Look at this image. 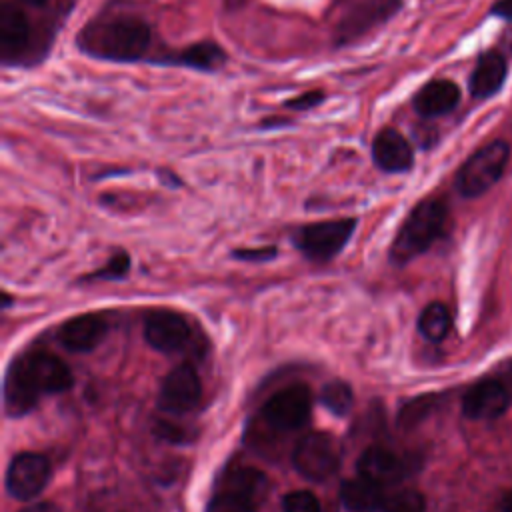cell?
<instances>
[{
    "mask_svg": "<svg viewBox=\"0 0 512 512\" xmlns=\"http://www.w3.org/2000/svg\"><path fill=\"white\" fill-rule=\"evenodd\" d=\"M324 100V94L320 90H314V92H304L300 96H296L294 100L286 102V108H292V110H308L316 104H320Z\"/></svg>",
    "mask_w": 512,
    "mask_h": 512,
    "instance_id": "obj_29",
    "label": "cell"
},
{
    "mask_svg": "<svg viewBox=\"0 0 512 512\" xmlns=\"http://www.w3.org/2000/svg\"><path fill=\"white\" fill-rule=\"evenodd\" d=\"M292 460L296 470L304 478L312 482H322L338 472L342 452L332 434L310 432L296 444Z\"/></svg>",
    "mask_w": 512,
    "mask_h": 512,
    "instance_id": "obj_5",
    "label": "cell"
},
{
    "mask_svg": "<svg viewBox=\"0 0 512 512\" xmlns=\"http://www.w3.org/2000/svg\"><path fill=\"white\" fill-rule=\"evenodd\" d=\"M20 512H60V508L54 502H36L22 508Z\"/></svg>",
    "mask_w": 512,
    "mask_h": 512,
    "instance_id": "obj_32",
    "label": "cell"
},
{
    "mask_svg": "<svg viewBox=\"0 0 512 512\" xmlns=\"http://www.w3.org/2000/svg\"><path fill=\"white\" fill-rule=\"evenodd\" d=\"M450 326H452V318H450V312L444 304L440 302H432L428 304L422 312H420V318H418V330L424 338L432 340V342H438L442 340L448 332H450Z\"/></svg>",
    "mask_w": 512,
    "mask_h": 512,
    "instance_id": "obj_22",
    "label": "cell"
},
{
    "mask_svg": "<svg viewBox=\"0 0 512 512\" xmlns=\"http://www.w3.org/2000/svg\"><path fill=\"white\" fill-rule=\"evenodd\" d=\"M460 90L450 80H432L414 96V108L422 116H440L456 108Z\"/></svg>",
    "mask_w": 512,
    "mask_h": 512,
    "instance_id": "obj_16",
    "label": "cell"
},
{
    "mask_svg": "<svg viewBox=\"0 0 512 512\" xmlns=\"http://www.w3.org/2000/svg\"><path fill=\"white\" fill-rule=\"evenodd\" d=\"M402 0H334L332 32L336 44H348L386 22Z\"/></svg>",
    "mask_w": 512,
    "mask_h": 512,
    "instance_id": "obj_3",
    "label": "cell"
},
{
    "mask_svg": "<svg viewBox=\"0 0 512 512\" xmlns=\"http://www.w3.org/2000/svg\"><path fill=\"white\" fill-rule=\"evenodd\" d=\"M108 332V322L102 314H82L66 320L58 330V340L72 352H88L96 348Z\"/></svg>",
    "mask_w": 512,
    "mask_h": 512,
    "instance_id": "obj_14",
    "label": "cell"
},
{
    "mask_svg": "<svg viewBox=\"0 0 512 512\" xmlns=\"http://www.w3.org/2000/svg\"><path fill=\"white\" fill-rule=\"evenodd\" d=\"M384 496V486H378L362 476L346 480L340 486L342 504L352 512H378Z\"/></svg>",
    "mask_w": 512,
    "mask_h": 512,
    "instance_id": "obj_19",
    "label": "cell"
},
{
    "mask_svg": "<svg viewBox=\"0 0 512 512\" xmlns=\"http://www.w3.org/2000/svg\"><path fill=\"white\" fill-rule=\"evenodd\" d=\"M50 480V462L36 452H20L6 470V488L18 500H32Z\"/></svg>",
    "mask_w": 512,
    "mask_h": 512,
    "instance_id": "obj_10",
    "label": "cell"
},
{
    "mask_svg": "<svg viewBox=\"0 0 512 512\" xmlns=\"http://www.w3.org/2000/svg\"><path fill=\"white\" fill-rule=\"evenodd\" d=\"M276 256V248L274 246H264V248H256V250H236L234 252V258H240V260H268V258H274Z\"/></svg>",
    "mask_w": 512,
    "mask_h": 512,
    "instance_id": "obj_30",
    "label": "cell"
},
{
    "mask_svg": "<svg viewBox=\"0 0 512 512\" xmlns=\"http://www.w3.org/2000/svg\"><path fill=\"white\" fill-rule=\"evenodd\" d=\"M508 144L502 140L490 142L474 152L456 174V188L462 196L474 198L492 188L508 164Z\"/></svg>",
    "mask_w": 512,
    "mask_h": 512,
    "instance_id": "obj_4",
    "label": "cell"
},
{
    "mask_svg": "<svg viewBox=\"0 0 512 512\" xmlns=\"http://www.w3.org/2000/svg\"><path fill=\"white\" fill-rule=\"evenodd\" d=\"M510 394L500 380L486 378L476 382L462 400V412L474 420H492L506 412Z\"/></svg>",
    "mask_w": 512,
    "mask_h": 512,
    "instance_id": "obj_13",
    "label": "cell"
},
{
    "mask_svg": "<svg viewBox=\"0 0 512 512\" xmlns=\"http://www.w3.org/2000/svg\"><path fill=\"white\" fill-rule=\"evenodd\" d=\"M128 268H130V258H128V254L118 252V254H114V256L106 262V266H104L102 270L94 272L92 276H94V278H120V276L126 274Z\"/></svg>",
    "mask_w": 512,
    "mask_h": 512,
    "instance_id": "obj_28",
    "label": "cell"
},
{
    "mask_svg": "<svg viewBox=\"0 0 512 512\" xmlns=\"http://www.w3.org/2000/svg\"><path fill=\"white\" fill-rule=\"evenodd\" d=\"M446 216V206L440 200L430 198L414 206L390 246L392 264L404 266L426 252L444 232Z\"/></svg>",
    "mask_w": 512,
    "mask_h": 512,
    "instance_id": "obj_2",
    "label": "cell"
},
{
    "mask_svg": "<svg viewBox=\"0 0 512 512\" xmlns=\"http://www.w3.org/2000/svg\"><path fill=\"white\" fill-rule=\"evenodd\" d=\"M150 44V28L138 18H118L88 26L80 36V46L92 56L130 62L144 56Z\"/></svg>",
    "mask_w": 512,
    "mask_h": 512,
    "instance_id": "obj_1",
    "label": "cell"
},
{
    "mask_svg": "<svg viewBox=\"0 0 512 512\" xmlns=\"http://www.w3.org/2000/svg\"><path fill=\"white\" fill-rule=\"evenodd\" d=\"M28 42V20L24 12L12 4L2 2L0 6V46L4 56L20 52Z\"/></svg>",
    "mask_w": 512,
    "mask_h": 512,
    "instance_id": "obj_17",
    "label": "cell"
},
{
    "mask_svg": "<svg viewBox=\"0 0 512 512\" xmlns=\"http://www.w3.org/2000/svg\"><path fill=\"white\" fill-rule=\"evenodd\" d=\"M438 396L428 394V396H420L416 400H412L410 404H406L398 416V422H402V426H412L414 422H418L422 416H426L434 406H436Z\"/></svg>",
    "mask_w": 512,
    "mask_h": 512,
    "instance_id": "obj_27",
    "label": "cell"
},
{
    "mask_svg": "<svg viewBox=\"0 0 512 512\" xmlns=\"http://www.w3.org/2000/svg\"><path fill=\"white\" fill-rule=\"evenodd\" d=\"M356 468H358V476H362L378 486L396 484L410 474L408 462L402 456H398L396 452L382 448V446L366 448L360 454Z\"/></svg>",
    "mask_w": 512,
    "mask_h": 512,
    "instance_id": "obj_12",
    "label": "cell"
},
{
    "mask_svg": "<svg viewBox=\"0 0 512 512\" xmlns=\"http://www.w3.org/2000/svg\"><path fill=\"white\" fill-rule=\"evenodd\" d=\"M24 4H30V6H42L46 0H20Z\"/></svg>",
    "mask_w": 512,
    "mask_h": 512,
    "instance_id": "obj_34",
    "label": "cell"
},
{
    "mask_svg": "<svg viewBox=\"0 0 512 512\" xmlns=\"http://www.w3.org/2000/svg\"><path fill=\"white\" fill-rule=\"evenodd\" d=\"M38 394L26 384V380L20 376V372L14 368V364L8 366L4 376V408L10 416H22L30 412L36 402Z\"/></svg>",
    "mask_w": 512,
    "mask_h": 512,
    "instance_id": "obj_20",
    "label": "cell"
},
{
    "mask_svg": "<svg viewBox=\"0 0 512 512\" xmlns=\"http://www.w3.org/2000/svg\"><path fill=\"white\" fill-rule=\"evenodd\" d=\"M504 76H506L504 58L496 52H488L478 60V64L470 76V92L476 98L492 96L494 92L500 90Z\"/></svg>",
    "mask_w": 512,
    "mask_h": 512,
    "instance_id": "obj_18",
    "label": "cell"
},
{
    "mask_svg": "<svg viewBox=\"0 0 512 512\" xmlns=\"http://www.w3.org/2000/svg\"><path fill=\"white\" fill-rule=\"evenodd\" d=\"M312 394L304 384H290L270 396L262 408L266 422L276 430H296L310 418Z\"/></svg>",
    "mask_w": 512,
    "mask_h": 512,
    "instance_id": "obj_8",
    "label": "cell"
},
{
    "mask_svg": "<svg viewBox=\"0 0 512 512\" xmlns=\"http://www.w3.org/2000/svg\"><path fill=\"white\" fill-rule=\"evenodd\" d=\"M170 62L196 70H216L226 62V54L214 42H196L184 48L180 54L172 56Z\"/></svg>",
    "mask_w": 512,
    "mask_h": 512,
    "instance_id": "obj_21",
    "label": "cell"
},
{
    "mask_svg": "<svg viewBox=\"0 0 512 512\" xmlns=\"http://www.w3.org/2000/svg\"><path fill=\"white\" fill-rule=\"evenodd\" d=\"M282 512H320V502L308 490H294L282 498Z\"/></svg>",
    "mask_w": 512,
    "mask_h": 512,
    "instance_id": "obj_26",
    "label": "cell"
},
{
    "mask_svg": "<svg viewBox=\"0 0 512 512\" xmlns=\"http://www.w3.org/2000/svg\"><path fill=\"white\" fill-rule=\"evenodd\" d=\"M256 502L248 494L222 486L208 502V512H256Z\"/></svg>",
    "mask_w": 512,
    "mask_h": 512,
    "instance_id": "obj_24",
    "label": "cell"
},
{
    "mask_svg": "<svg viewBox=\"0 0 512 512\" xmlns=\"http://www.w3.org/2000/svg\"><path fill=\"white\" fill-rule=\"evenodd\" d=\"M320 402L326 410H330L336 416H344L350 412L354 396H352V388L342 382V380H332L328 382L322 392H320Z\"/></svg>",
    "mask_w": 512,
    "mask_h": 512,
    "instance_id": "obj_25",
    "label": "cell"
},
{
    "mask_svg": "<svg viewBox=\"0 0 512 512\" xmlns=\"http://www.w3.org/2000/svg\"><path fill=\"white\" fill-rule=\"evenodd\" d=\"M502 510H504V512H512V490L504 494V498H502Z\"/></svg>",
    "mask_w": 512,
    "mask_h": 512,
    "instance_id": "obj_33",
    "label": "cell"
},
{
    "mask_svg": "<svg viewBox=\"0 0 512 512\" xmlns=\"http://www.w3.org/2000/svg\"><path fill=\"white\" fill-rule=\"evenodd\" d=\"M424 510H426L424 496L412 488L384 490V496L378 508V512H424Z\"/></svg>",
    "mask_w": 512,
    "mask_h": 512,
    "instance_id": "obj_23",
    "label": "cell"
},
{
    "mask_svg": "<svg viewBox=\"0 0 512 512\" xmlns=\"http://www.w3.org/2000/svg\"><path fill=\"white\" fill-rule=\"evenodd\" d=\"M492 14L500 16V18L512 20V0H498V2L492 6Z\"/></svg>",
    "mask_w": 512,
    "mask_h": 512,
    "instance_id": "obj_31",
    "label": "cell"
},
{
    "mask_svg": "<svg viewBox=\"0 0 512 512\" xmlns=\"http://www.w3.org/2000/svg\"><path fill=\"white\" fill-rule=\"evenodd\" d=\"M354 228H356L354 218L306 224L296 230L294 244L306 258L322 262L336 256L346 246Z\"/></svg>",
    "mask_w": 512,
    "mask_h": 512,
    "instance_id": "obj_6",
    "label": "cell"
},
{
    "mask_svg": "<svg viewBox=\"0 0 512 512\" xmlns=\"http://www.w3.org/2000/svg\"><path fill=\"white\" fill-rule=\"evenodd\" d=\"M372 158L384 172H404L412 166L414 156L410 144L400 132L384 128L372 142Z\"/></svg>",
    "mask_w": 512,
    "mask_h": 512,
    "instance_id": "obj_15",
    "label": "cell"
},
{
    "mask_svg": "<svg viewBox=\"0 0 512 512\" xmlns=\"http://www.w3.org/2000/svg\"><path fill=\"white\" fill-rule=\"evenodd\" d=\"M12 364L38 396L66 392L74 382L70 368L48 352H30L12 360Z\"/></svg>",
    "mask_w": 512,
    "mask_h": 512,
    "instance_id": "obj_7",
    "label": "cell"
},
{
    "mask_svg": "<svg viewBox=\"0 0 512 512\" xmlns=\"http://www.w3.org/2000/svg\"><path fill=\"white\" fill-rule=\"evenodd\" d=\"M146 342L160 352H178L190 338L188 322L170 310H154L144 320Z\"/></svg>",
    "mask_w": 512,
    "mask_h": 512,
    "instance_id": "obj_11",
    "label": "cell"
},
{
    "mask_svg": "<svg viewBox=\"0 0 512 512\" xmlns=\"http://www.w3.org/2000/svg\"><path fill=\"white\" fill-rule=\"evenodd\" d=\"M202 396V384L190 364H178L162 380L158 408L168 414L190 412Z\"/></svg>",
    "mask_w": 512,
    "mask_h": 512,
    "instance_id": "obj_9",
    "label": "cell"
}]
</instances>
